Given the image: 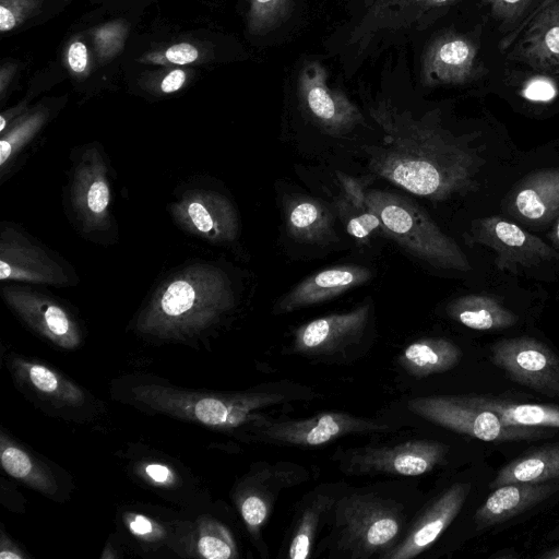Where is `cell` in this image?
I'll list each match as a JSON object with an SVG mask.
<instances>
[{
	"label": "cell",
	"instance_id": "1",
	"mask_svg": "<svg viewBox=\"0 0 559 559\" xmlns=\"http://www.w3.org/2000/svg\"><path fill=\"white\" fill-rule=\"evenodd\" d=\"M382 132L366 147L370 170L391 183L432 201H443L476 188L480 163L464 138L444 129L435 111L421 117L389 99L368 105Z\"/></svg>",
	"mask_w": 559,
	"mask_h": 559
},
{
	"label": "cell",
	"instance_id": "2",
	"mask_svg": "<svg viewBox=\"0 0 559 559\" xmlns=\"http://www.w3.org/2000/svg\"><path fill=\"white\" fill-rule=\"evenodd\" d=\"M227 278L217 270H191L173 280L139 321L142 332L182 337L209 326L233 306Z\"/></svg>",
	"mask_w": 559,
	"mask_h": 559
},
{
	"label": "cell",
	"instance_id": "3",
	"mask_svg": "<svg viewBox=\"0 0 559 559\" xmlns=\"http://www.w3.org/2000/svg\"><path fill=\"white\" fill-rule=\"evenodd\" d=\"M131 393L133 402L151 411L221 429L250 421L258 424V412L286 400V392L275 386L241 393H207L146 383L133 386Z\"/></svg>",
	"mask_w": 559,
	"mask_h": 559
},
{
	"label": "cell",
	"instance_id": "4",
	"mask_svg": "<svg viewBox=\"0 0 559 559\" xmlns=\"http://www.w3.org/2000/svg\"><path fill=\"white\" fill-rule=\"evenodd\" d=\"M368 205L380 217L385 236L423 262L467 272L471 264L460 246L417 203L389 191L367 189Z\"/></svg>",
	"mask_w": 559,
	"mask_h": 559
},
{
	"label": "cell",
	"instance_id": "5",
	"mask_svg": "<svg viewBox=\"0 0 559 559\" xmlns=\"http://www.w3.org/2000/svg\"><path fill=\"white\" fill-rule=\"evenodd\" d=\"M336 548L352 558L383 557L397 544L401 508L371 493H353L333 506Z\"/></svg>",
	"mask_w": 559,
	"mask_h": 559
},
{
	"label": "cell",
	"instance_id": "6",
	"mask_svg": "<svg viewBox=\"0 0 559 559\" xmlns=\"http://www.w3.org/2000/svg\"><path fill=\"white\" fill-rule=\"evenodd\" d=\"M408 408L438 426L488 442L532 440L547 435L535 427L506 426L498 415L466 403L462 396L416 397L408 402Z\"/></svg>",
	"mask_w": 559,
	"mask_h": 559
},
{
	"label": "cell",
	"instance_id": "7",
	"mask_svg": "<svg viewBox=\"0 0 559 559\" xmlns=\"http://www.w3.org/2000/svg\"><path fill=\"white\" fill-rule=\"evenodd\" d=\"M461 0H365L362 14L348 34L347 45L362 55L373 41L425 27L442 10Z\"/></svg>",
	"mask_w": 559,
	"mask_h": 559
},
{
	"label": "cell",
	"instance_id": "8",
	"mask_svg": "<svg viewBox=\"0 0 559 559\" xmlns=\"http://www.w3.org/2000/svg\"><path fill=\"white\" fill-rule=\"evenodd\" d=\"M490 360L514 382L548 396H559V357L528 336L497 340Z\"/></svg>",
	"mask_w": 559,
	"mask_h": 559
},
{
	"label": "cell",
	"instance_id": "9",
	"mask_svg": "<svg viewBox=\"0 0 559 559\" xmlns=\"http://www.w3.org/2000/svg\"><path fill=\"white\" fill-rule=\"evenodd\" d=\"M297 91L305 112L329 135H345L365 122L359 108L342 91L330 86L329 72L320 62L304 66Z\"/></svg>",
	"mask_w": 559,
	"mask_h": 559
},
{
	"label": "cell",
	"instance_id": "10",
	"mask_svg": "<svg viewBox=\"0 0 559 559\" xmlns=\"http://www.w3.org/2000/svg\"><path fill=\"white\" fill-rule=\"evenodd\" d=\"M447 453V444L426 439L394 445L366 447L347 453L346 471L358 475L417 476L442 464Z\"/></svg>",
	"mask_w": 559,
	"mask_h": 559
},
{
	"label": "cell",
	"instance_id": "11",
	"mask_svg": "<svg viewBox=\"0 0 559 559\" xmlns=\"http://www.w3.org/2000/svg\"><path fill=\"white\" fill-rule=\"evenodd\" d=\"M255 428L257 436L265 441L295 447H317L352 433L390 430L386 424L338 412L298 420L262 421Z\"/></svg>",
	"mask_w": 559,
	"mask_h": 559
},
{
	"label": "cell",
	"instance_id": "12",
	"mask_svg": "<svg viewBox=\"0 0 559 559\" xmlns=\"http://www.w3.org/2000/svg\"><path fill=\"white\" fill-rule=\"evenodd\" d=\"M487 68L478 56L476 43L467 35L448 31L426 47L420 68L423 85H464L479 80Z\"/></svg>",
	"mask_w": 559,
	"mask_h": 559
},
{
	"label": "cell",
	"instance_id": "13",
	"mask_svg": "<svg viewBox=\"0 0 559 559\" xmlns=\"http://www.w3.org/2000/svg\"><path fill=\"white\" fill-rule=\"evenodd\" d=\"M466 238L471 243L491 249L500 270L515 272L518 267L536 265L559 255L540 238L499 216L476 221Z\"/></svg>",
	"mask_w": 559,
	"mask_h": 559
},
{
	"label": "cell",
	"instance_id": "14",
	"mask_svg": "<svg viewBox=\"0 0 559 559\" xmlns=\"http://www.w3.org/2000/svg\"><path fill=\"white\" fill-rule=\"evenodd\" d=\"M471 489V483H455L445 489L419 514L383 559H411L430 548L457 516Z\"/></svg>",
	"mask_w": 559,
	"mask_h": 559
},
{
	"label": "cell",
	"instance_id": "15",
	"mask_svg": "<svg viewBox=\"0 0 559 559\" xmlns=\"http://www.w3.org/2000/svg\"><path fill=\"white\" fill-rule=\"evenodd\" d=\"M370 316V304L350 311L321 317L295 331L294 352L308 356H329L359 341Z\"/></svg>",
	"mask_w": 559,
	"mask_h": 559
},
{
	"label": "cell",
	"instance_id": "16",
	"mask_svg": "<svg viewBox=\"0 0 559 559\" xmlns=\"http://www.w3.org/2000/svg\"><path fill=\"white\" fill-rule=\"evenodd\" d=\"M300 467L290 464L266 466L246 477L236 496L242 520L252 535L265 524L282 489L302 481Z\"/></svg>",
	"mask_w": 559,
	"mask_h": 559
},
{
	"label": "cell",
	"instance_id": "17",
	"mask_svg": "<svg viewBox=\"0 0 559 559\" xmlns=\"http://www.w3.org/2000/svg\"><path fill=\"white\" fill-rule=\"evenodd\" d=\"M508 49L510 60L559 74V0L536 12Z\"/></svg>",
	"mask_w": 559,
	"mask_h": 559
},
{
	"label": "cell",
	"instance_id": "18",
	"mask_svg": "<svg viewBox=\"0 0 559 559\" xmlns=\"http://www.w3.org/2000/svg\"><path fill=\"white\" fill-rule=\"evenodd\" d=\"M372 277L369 269L358 264H343L317 272L288 290L275 304L273 312L288 313L300 308L330 300L364 285Z\"/></svg>",
	"mask_w": 559,
	"mask_h": 559
},
{
	"label": "cell",
	"instance_id": "19",
	"mask_svg": "<svg viewBox=\"0 0 559 559\" xmlns=\"http://www.w3.org/2000/svg\"><path fill=\"white\" fill-rule=\"evenodd\" d=\"M7 299L29 326L55 345L64 349H74L80 345L79 329L60 306L22 292H9Z\"/></svg>",
	"mask_w": 559,
	"mask_h": 559
},
{
	"label": "cell",
	"instance_id": "20",
	"mask_svg": "<svg viewBox=\"0 0 559 559\" xmlns=\"http://www.w3.org/2000/svg\"><path fill=\"white\" fill-rule=\"evenodd\" d=\"M559 489V483H512L500 486L487 497L474 515L477 530H485L535 507Z\"/></svg>",
	"mask_w": 559,
	"mask_h": 559
},
{
	"label": "cell",
	"instance_id": "21",
	"mask_svg": "<svg viewBox=\"0 0 559 559\" xmlns=\"http://www.w3.org/2000/svg\"><path fill=\"white\" fill-rule=\"evenodd\" d=\"M284 217L288 235L299 242L325 246L336 237L333 213L312 197H288L284 203Z\"/></svg>",
	"mask_w": 559,
	"mask_h": 559
},
{
	"label": "cell",
	"instance_id": "22",
	"mask_svg": "<svg viewBox=\"0 0 559 559\" xmlns=\"http://www.w3.org/2000/svg\"><path fill=\"white\" fill-rule=\"evenodd\" d=\"M179 210L185 223L210 239L231 240L237 234L236 212L222 195H192L179 205Z\"/></svg>",
	"mask_w": 559,
	"mask_h": 559
},
{
	"label": "cell",
	"instance_id": "23",
	"mask_svg": "<svg viewBox=\"0 0 559 559\" xmlns=\"http://www.w3.org/2000/svg\"><path fill=\"white\" fill-rule=\"evenodd\" d=\"M11 367L21 383L56 407H80L85 403L86 397L80 386L44 364L15 357Z\"/></svg>",
	"mask_w": 559,
	"mask_h": 559
},
{
	"label": "cell",
	"instance_id": "24",
	"mask_svg": "<svg viewBox=\"0 0 559 559\" xmlns=\"http://www.w3.org/2000/svg\"><path fill=\"white\" fill-rule=\"evenodd\" d=\"M512 210L531 223H546L556 217L559 214V168L530 175L515 191Z\"/></svg>",
	"mask_w": 559,
	"mask_h": 559
},
{
	"label": "cell",
	"instance_id": "25",
	"mask_svg": "<svg viewBox=\"0 0 559 559\" xmlns=\"http://www.w3.org/2000/svg\"><path fill=\"white\" fill-rule=\"evenodd\" d=\"M342 193L336 210L346 231L357 241L365 242L376 235H385L380 217L368 205L366 180L338 173Z\"/></svg>",
	"mask_w": 559,
	"mask_h": 559
},
{
	"label": "cell",
	"instance_id": "26",
	"mask_svg": "<svg viewBox=\"0 0 559 559\" xmlns=\"http://www.w3.org/2000/svg\"><path fill=\"white\" fill-rule=\"evenodd\" d=\"M461 358V348L450 340L427 337L407 345L397 361L411 376L426 378L454 368Z\"/></svg>",
	"mask_w": 559,
	"mask_h": 559
},
{
	"label": "cell",
	"instance_id": "27",
	"mask_svg": "<svg viewBox=\"0 0 559 559\" xmlns=\"http://www.w3.org/2000/svg\"><path fill=\"white\" fill-rule=\"evenodd\" d=\"M559 483V442L528 451L502 466L490 489L512 483Z\"/></svg>",
	"mask_w": 559,
	"mask_h": 559
},
{
	"label": "cell",
	"instance_id": "28",
	"mask_svg": "<svg viewBox=\"0 0 559 559\" xmlns=\"http://www.w3.org/2000/svg\"><path fill=\"white\" fill-rule=\"evenodd\" d=\"M447 313L461 324L478 331L508 329L519 321V317L497 299L477 294L453 299L447 306Z\"/></svg>",
	"mask_w": 559,
	"mask_h": 559
},
{
	"label": "cell",
	"instance_id": "29",
	"mask_svg": "<svg viewBox=\"0 0 559 559\" xmlns=\"http://www.w3.org/2000/svg\"><path fill=\"white\" fill-rule=\"evenodd\" d=\"M462 397L473 406L495 413L506 426L559 428V406L518 404L484 396Z\"/></svg>",
	"mask_w": 559,
	"mask_h": 559
},
{
	"label": "cell",
	"instance_id": "30",
	"mask_svg": "<svg viewBox=\"0 0 559 559\" xmlns=\"http://www.w3.org/2000/svg\"><path fill=\"white\" fill-rule=\"evenodd\" d=\"M0 461L2 468L13 478L25 483L46 496H53L58 486L52 473L21 445L1 435Z\"/></svg>",
	"mask_w": 559,
	"mask_h": 559
},
{
	"label": "cell",
	"instance_id": "31",
	"mask_svg": "<svg viewBox=\"0 0 559 559\" xmlns=\"http://www.w3.org/2000/svg\"><path fill=\"white\" fill-rule=\"evenodd\" d=\"M335 499L328 493L314 495L302 509L288 545L290 559H307L323 516L332 510Z\"/></svg>",
	"mask_w": 559,
	"mask_h": 559
},
{
	"label": "cell",
	"instance_id": "32",
	"mask_svg": "<svg viewBox=\"0 0 559 559\" xmlns=\"http://www.w3.org/2000/svg\"><path fill=\"white\" fill-rule=\"evenodd\" d=\"M296 0H248L246 15L250 35H265L280 26L290 14Z\"/></svg>",
	"mask_w": 559,
	"mask_h": 559
},
{
	"label": "cell",
	"instance_id": "33",
	"mask_svg": "<svg viewBox=\"0 0 559 559\" xmlns=\"http://www.w3.org/2000/svg\"><path fill=\"white\" fill-rule=\"evenodd\" d=\"M197 551L207 559L237 558V547L229 531L219 523H206L200 531Z\"/></svg>",
	"mask_w": 559,
	"mask_h": 559
},
{
	"label": "cell",
	"instance_id": "34",
	"mask_svg": "<svg viewBox=\"0 0 559 559\" xmlns=\"http://www.w3.org/2000/svg\"><path fill=\"white\" fill-rule=\"evenodd\" d=\"M128 28L123 21H111L92 31V40L99 61H109L120 53L128 36Z\"/></svg>",
	"mask_w": 559,
	"mask_h": 559
},
{
	"label": "cell",
	"instance_id": "35",
	"mask_svg": "<svg viewBox=\"0 0 559 559\" xmlns=\"http://www.w3.org/2000/svg\"><path fill=\"white\" fill-rule=\"evenodd\" d=\"M46 115L37 111L28 116L16 127L4 134L0 142V164L1 166L12 156L26 140H28L43 124Z\"/></svg>",
	"mask_w": 559,
	"mask_h": 559
},
{
	"label": "cell",
	"instance_id": "36",
	"mask_svg": "<svg viewBox=\"0 0 559 559\" xmlns=\"http://www.w3.org/2000/svg\"><path fill=\"white\" fill-rule=\"evenodd\" d=\"M43 0H0V31L9 33L37 13Z\"/></svg>",
	"mask_w": 559,
	"mask_h": 559
},
{
	"label": "cell",
	"instance_id": "37",
	"mask_svg": "<svg viewBox=\"0 0 559 559\" xmlns=\"http://www.w3.org/2000/svg\"><path fill=\"white\" fill-rule=\"evenodd\" d=\"M200 49L187 41L174 44L163 51L145 55L141 62L182 67L194 63L200 59Z\"/></svg>",
	"mask_w": 559,
	"mask_h": 559
},
{
	"label": "cell",
	"instance_id": "38",
	"mask_svg": "<svg viewBox=\"0 0 559 559\" xmlns=\"http://www.w3.org/2000/svg\"><path fill=\"white\" fill-rule=\"evenodd\" d=\"M489 10L491 15L503 26L514 24L524 11L527 9L532 0H481Z\"/></svg>",
	"mask_w": 559,
	"mask_h": 559
},
{
	"label": "cell",
	"instance_id": "39",
	"mask_svg": "<svg viewBox=\"0 0 559 559\" xmlns=\"http://www.w3.org/2000/svg\"><path fill=\"white\" fill-rule=\"evenodd\" d=\"M67 63L70 71L76 76L87 74L90 70V56L86 45L80 40H72L67 49Z\"/></svg>",
	"mask_w": 559,
	"mask_h": 559
},
{
	"label": "cell",
	"instance_id": "40",
	"mask_svg": "<svg viewBox=\"0 0 559 559\" xmlns=\"http://www.w3.org/2000/svg\"><path fill=\"white\" fill-rule=\"evenodd\" d=\"M88 209L96 214L103 213L109 203V189L102 179L95 180L88 188L86 194Z\"/></svg>",
	"mask_w": 559,
	"mask_h": 559
},
{
	"label": "cell",
	"instance_id": "41",
	"mask_svg": "<svg viewBox=\"0 0 559 559\" xmlns=\"http://www.w3.org/2000/svg\"><path fill=\"white\" fill-rule=\"evenodd\" d=\"M142 471L144 476L156 485L168 486L175 481L174 472L165 464L147 463L143 466Z\"/></svg>",
	"mask_w": 559,
	"mask_h": 559
},
{
	"label": "cell",
	"instance_id": "42",
	"mask_svg": "<svg viewBox=\"0 0 559 559\" xmlns=\"http://www.w3.org/2000/svg\"><path fill=\"white\" fill-rule=\"evenodd\" d=\"M187 79L188 72L183 68L177 67L163 76L159 90L165 94L175 93L185 85Z\"/></svg>",
	"mask_w": 559,
	"mask_h": 559
},
{
	"label": "cell",
	"instance_id": "43",
	"mask_svg": "<svg viewBox=\"0 0 559 559\" xmlns=\"http://www.w3.org/2000/svg\"><path fill=\"white\" fill-rule=\"evenodd\" d=\"M128 526L132 534L141 538L147 539L156 535L154 533L156 531L155 524L148 518L141 514L131 515L128 519Z\"/></svg>",
	"mask_w": 559,
	"mask_h": 559
},
{
	"label": "cell",
	"instance_id": "44",
	"mask_svg": "<svg viewBox=\"0 0 559 559\" xmlns=\"http://www.w3.org/2000/svg\"><path fill=\"white\" fill-rule=\"evenodd\" d=\"M555 95V87L549 81L535 80L524 88V96L534 100H546Z\"/></svg>",
	"mask_w": 559,
	"mask_h": 559
},
{
	"label": "cell",
	"instance_id": "45",
	"mask_svg": "<svg viewBox=\"0 0 559 559\" xmlns=\"http://www.w3.org/2000/svg\"><path fill=\"white\" fill-rule=\"evenodd\" d=\"M552 1H556V0H544L531 14L528 17H526L520 26H518L512 33H510L509 35H507L501 41H500V49L501 50H504V49H508L511 44L514 41V39L519 36V34L521 33V31L524 28V26L526 25V23L533 17V15L538 12L540 9H543L545 5H547L548 3L552 2Z\"/></svg>",
	"mask_w": 559,
	"mask_h": 559
},
{
	"label": "cell",
	"instance_id": "46",
	"mask_svg": "<svg viewBox=\"0 0 559 559\" xmlns=\"http://www.w3.org/2000/svg\"><path fill=\"white\" fill-rule=\"evenodd\" d=\"M0 550L1 559H22L25 557V555L20 552V549L12 544L11 540L5 539L4 535H2Z\"/></svg>",
	"mask_w": 559,
	"mask_h": 559
},
{
	"label": "cell",
	"instance_id": "47",
	"mask_svg": "<svg viewBox=\"0 0 559 559\" xmlns=\"http://www.w3.org/2000/svg\"><path fill=\"white\" fill-rule=\"evenodd\" d=\"M15 66L12 63H5L1 67L0 70V92L1 96L4 95L5 88L11 82L13 74L15 72Z\"/></svg>",
	"mask_w": 559,
	"mask_h": 559
},
{
	"label": "cell",
	"instance_id": "48",
	"mask_svg": "<svg viewBox=\"0 0 559 559\" xmlns=\"http://www.w3.org/2000/svg\"><path fill=\"white\" fill-rule=\"evenodd\" d=\"M540 559H559V545L538 556Z\"/></svg>",
	"mask_w": 559,
	"mask_h": 559
},
{
	"label": "cell",
	"instance_id": "49",
	"mask_svg": "<svg viewBox=\"0 0 559 559\" xmlns=\"http://www.w3.org/2000/svg\"><path fill=\"white\" fill-rule=\"evenodd\" d=\"M554 241L559 245V216L554 229Z\"/></svg>",
	"mask_w": 559,
	"mask_h": 559
}]
</instances>
